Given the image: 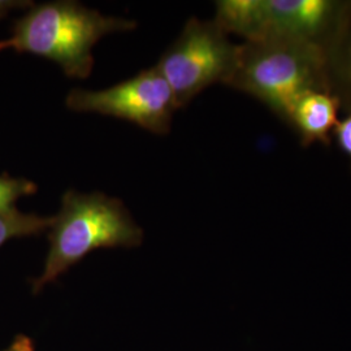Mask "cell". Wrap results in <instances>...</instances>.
Wrapping results in <instances>:
<instances>
[{"label": "cell", "mask_w": 351, "mask_h": 351, "mask_svg": "<svg viewBox=\"0 0 351 351\" xmlns=\"http://www.w3.org/2000/svg\"><path fill=\"white\" fill-rule=\"evenodd\" d=\"M34 342L30 337H27L25 335H20L16 339H13L10 343V346H7L5 349L1 351H34Z\"/></svg>", "instance_id": "obj_13"}, {"label": "cell", "mask_w": 351, "mask_h": 351, "mask_svg": "<svg viewBox=\"0 0 351 351\" xmlns=\"http://www.w3.org/2000/svg\"><path fill=\"white\" fill-rule=\"evenodd\" d=\"M226 86L242 91L288 123L304 94L328 90L326 52L317 47L263 39L239 45V60Z\"/></svg>", "instance_id": "obj_3"}, {"label": "cell", "mask_w": 351, "mask_h": 351, "mask_svg": "<svg viewBox=\"0 0 351 351\" xmlns=\"http://www.w3.org/2000/svg\"><path fill=\"white\" fill-rule=\"evenodd\" d=\"M16 7V3H8V1H0V16L5 14L7 11L12 10Z\"/></svg>", "instance_id": "obj_14"}, {"label": "cell", "mask_w": 351, "mask_h": 351, "mask_svg": "<svg viewBox=\"0 0 351 351\" xmlns=\"http://www.w3.org/2000/svg\"><path fill=\"white\" fill-rule=\"evenodd\" d=\"M143 230L123 202L101 193L66 191L49 229L50 249L42 274L33 284L37 294L71 267L99 249L137 247Z\"/></svg>", "instance_id": "obj_2"}, {"label": "cell", "mask_w": 351, "mask_h": 351, "mask_svg": "<svg viewBox=\"0 0 351 351\" xmlns=\"http://www.w3.org/2000/svg\"><path fill=\"white\" fill-rule=\"evenodd\" d=\"M328 90L337 98L341 110L351 112V5L333 42L326 50Z\"/></svg>", "instance_id": "obj_9"}, {"label": "cell", "mask_w": 351, "mask_h": 351, "mask_svg": "<svg viewBox=\"0 0 351 351\" xmlns=\"http://www.w3.org/2000/svg\"><path fill=\"white\" fill-rule=\"evenodd\" d=\"M53 216L45 217L36 213H24L16 207L0 213V247L10 239L38 236L50 229Z\"/></svg>", "instance_id": "obj_10"}, {"label": "cell", "mask_w": 351, "mask_h": 351, "mask_svg": "<svg viewBox=\"0 0 351 351\" xmlns=\"http://www.w3.org/2000/svg\"><path fill=\"white\" fill-rule=\"evenodd\" d=\"M341 111L339 99L330 91H311L294 104L287 124L297 133L302 146H329Z\"/></svg>", "instance_id": "obj_7"}, {"label": "cell", "mask_w": 351, "mask_h": 351, "mask_svg": "<svg viewBox=\"0 0 351 351\" xmlns=\"http://www.w3.org/2000/svg\"><path fill=\"white\" fill-rule=\"evenodd\" d=\"M239 53V45L213 20L191 17L155 68L172 90L178 110L215 84L228 85Z\"/></svg>", "instance_id": "obj_4"}, {"label": "cell", "mask_w": 351, "mask_h": 351, "mask_svg": "<svg viewBox=\"0 0 351 351\" xmlns=\"http://www.w3.org/2000/svg\"><path fill=\"white\" fill-rule=\"evenodd\" d=\"M37 185L25 178H12L0 176V213L14 208V203L26 195H33Z\"/></svg>", "instance_id": "obj_11"}, {"label": "cell", "mask_w": 351, "mask_h": 351, "mask_svg": "<svg viewBox=\"0 0 351 351\" xmlns=\"http://www.w3.org/2000/svg\"><path fill=\"white\" fill-rule=\"evenodd\" d=\"M136 26L77 1L43 3L16 21L11 37L0 40V52L37 55L58 64L68 77L86 78L94 66L93 47L101 38Z\"/></svg>", "instance_id": "obj_1"}, {"label": "cell", "mask_w": 351, "mask_h": 351, "mask_svg": "<svg viewBox=\"0 0 351 351\" xmlns=\"http://www.w3.org/2000/svg\"><path fill=\"white\" fill-rule=\"evenodd\" d=\"M333 141H336L339 150L350 159L351 163V112L346 113V116L339 120L335 129Z\"/></svg>", "instance_id": "obj_12"}, {"label": "cell", "mask_w": 351, "mask_h": 351, "mask_svg": "<svg viewBox=\"0 0 351 351\" xmlns=\"http://www.w3.org/2000/svg\"><path fill=\"white\" fill-rule=\"evenodd\" d=\"M65 103L72 111L112 116L156 134L169 132L177 110L172 90L155 66L104 90L75 88Z\"/></svg>", "instance_id": "obj_5"}, {"label": "cell", "mask_w": 351, "mask_h": 351, "mask_svg": "<svg viewBox=\"0 0 351 351\" xmlns=\"http://www.w3.org/2000/svg\"><path fill=\"white\" fill-rule=\"evenodd\" d=\"M350 5L351 0H265L264 39L295 42L326 52Z\"/></svg>", "instance_id": "obj_6"}, {"label": "cell", "mask_w": 351, "mask_h": 351, "mask_svg": "<svg viewBox=\"0 0 351 351\" xmlns=\"http://www.w3.org/2000/svg\"><path fill=\"white\" fill-rule=\"evenodd\" d=\"M213 21L229 34L258 42L265 37V0H219Z\"/></svg>", "instance_id": "obj_8"}]
</instances>
